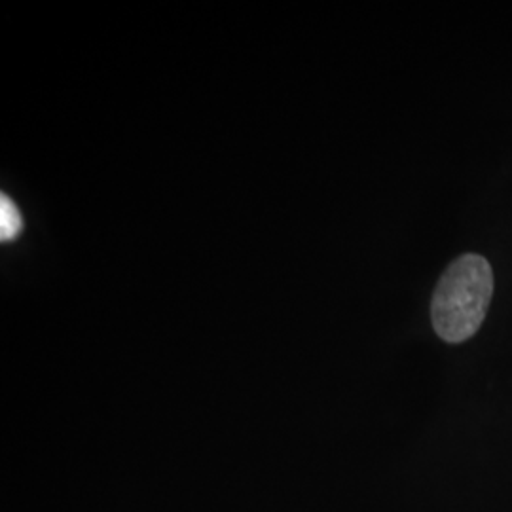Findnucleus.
I'll use <instances>...</instances> for the list:
<instances>
[{
	"mask_svg": "<svg viewBox=\"0 0 512 512\" xmlns=\"http://www.w3.org/2000/svg\"><path fill=\"white\" fill-rule=\"evenodd\" d=\"M494 294V272L484 256H459L440 275L431 300L435 332L448 344L475 336L484 323Z\"/></svg>",
	"mask_w": 512,
	"mask_h": 512,
	"instance_id": "1",
	"label": "nucleus"
},
{
	"mask_svg": "<svg viewBox=\"0 0 512 512\" xmlns=\"http://www.w3.org/2000/svg\"><path fill=\"white\" fill-rule=\"evenodd\" d=\"M21 230H23V219L16 203L12 202V198H8L6 194H2L0 196V238L2 241H14L21 234Z\"/></svg>",
	"mask_w": 512,
	"mask_h": 512,
	"instance_id": "2",
	"label": "nucleus"
}]
</instances>
